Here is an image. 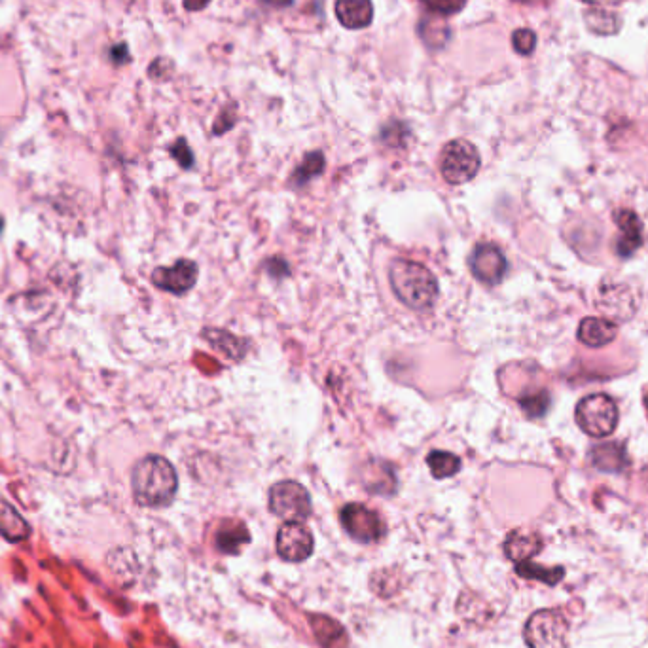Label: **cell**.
Listing matches in <instances>:
<instances>
[{
	"label": "cell",
	"mask_w": 648,
	"mask_h": 648,
	"mask_svg": "<svg viewBox=\"0 0 648 648\" xmlns=\"http://www.w3.org/2000/svg\"><path fill=\"white\" fill-rule=\"evenodd\" d=\"M340 522L345 533L362 544H374L385 535V523L378 512L366 504H345L340 512Z\"/></svg>",
	"instance_id": "7"
},
{
	"label": "cell",
	"mask_w": 648,
	"mask_h": 648,
	"mask_svg": "<svg viewBox=\"0 0 648 648\" xmlns=\"http://www.w3.org/2000/svg\"><path fill=\"white\" fill-rule=\"evenodd\" d=\"M520 406L523 412L531 417H540L546 414L548 406H550V396L548 393H537V395L523 396L520 398Z\"/></svg>",
	"instance_id": "25"
},
{
	"label": "cell",
	"mask_w": 648,
	"mask_h": 648,
	"mask_svg": "<svg viewBox=\"0 0 648 648\" xmlns=\"http://www.w3.org/2000/svg\"><path fill=\"white\" fill-rule=\"evenodd\" d=\"M643 478H645V482H647V486H648V468L647 470H645V476H643Z\"/></svg>",
	"instance_id": "36"
},
{
	"label": "cell",
	"mask_w": 648,
	"mask_h": 648,
	"mask_svg": "<svg viewBox=\"0 0 648 648\" xmlns=\"http://www.w3.org/2000/svg\"><path fill=\"white\" fill-rule=\"evenodd\" d=\"M336 18L345 29L351 31L366 29L374 19L372 0H338Z\"/></svg>",
	"instance_id": "13"
},
{
	"label": "cell",
	"mask_w": 648,
	"mask_h": 648,
	"mask_svg": "<svg viewBox=\"0 0 648 648\" xmlns=\"http://www.w3.org/2000/svg\"><path fill=\"white\" fill-rule=\"evenodd\" d=\"M427 465L436 480L451 478L461 470V459L450 451L434 450L427 455Z\"/></svg>",
	"instance_id": "21"
},
{
	"label": "cell",
	"mask_w": 648,
	"mask_h": 648,
	"mask_svg": "<svg viewBox=\"0 0 648 648\" xmlns=\"http://www.w3.org/2000/svg\"><path fill=\"white\" fill-rule=\"evenodd\" d=\"M584 21L588 25V29L595 33V35H614L620 29V19L614 14L609 12L601 6H595L592 10L586 12Z\"/></svg>",
	"instance_id": "22"
},
{
	"label": "cell",
	"mask_w": 648,
	"mask_h": 648,
	"mask_svg": "<svg viewBox=\"0 0 648 648\" xmlns=\"http://www.w3.org/2000/svg\"><path fill=\"white\" fill-rule=\"evenodd\" d=\"M512 44H514V50H516L518 54H533L535 44H537V35H535L533 31H529V29H518V31L512 35Z\"/></svg>",
	"instance_id": "26"
},
{
	"label": "cell",
	"mask_w": 648,
	"mask_h": 648,
	"mask_svg": "<svg viewBox=\"0 0 648 648\" xmlns=\"http://www.w3.org/2000/svg\"><path fill=\"white\" fill-rule=\"evenodd\" d=\"M582 2H588V4H594V6H614V4H618L620 0H582Z\"/></svg>",
	"instance_id": "33"
},
{
	"label": "cell",
	"mask_w": 648,
	"mask_h": 648,
	"mask_svg": "<svg viewBox=\"0 0 648 648\" xmlns=\"http://www.w3.org/2000/svg\"><path fill=\"white\" fill-rule=\"evenodd\" d=\"M323 171V152H311V154H307L306 158H304V162L300 163V165L294 169L290 182H292L296 188H302V186H306L309 180L319 177Z\"/></svg>",
	"instance_id": "23"
},
{
	"label": "cell",
	"mask_w": 648,
	"mask_h": 648,
	"mask_svg": "<svg viewBox=\"0 0 648 648\" xmlns=\"http://www.w3.org/2000/svg\"><path fill=\"white\" fill-rule=\"evenodd\" d=\"M270 510L285 522H306L311 514L306 487L294 480L277 482L270 489Z\"/></svg>",
	"instance_id": "6"
},
{
	"label": "cell",
	"mask_w": 648,
	"mask_h": 648,
	"mask_svg": "<svg viewBox=\"0 0 648 648\" xmlns=\"http://www.w3.org/2000/svg\"><path fill=\"white\" fill-rule=\"evenodd\" d=\"M277 552L290 563H302L313 554V535L302 522H285L277 533Z\"/></svg>",
	"instance_id": "9"
},
{
	"label": "cell",
	"mask_w": 648,
	"mask_h": 648,
	"mask_svg": "<svg viewBox=\"0 0 648 648\" xmlns=\"http://www.w3.org/2000/svg\"><path fill=\"white\" fill-rule=\"evenodd\" d=\"M421 4L434 16L448 18L459 14L467 6V0H421Z\"/></svg>",
	"instance_id": "24"
},
{
	"label": "cell",
	"mask_w": 648,
	"mask_h": 648,
	"mask_svg": "<svg viewBox=\"0 0 648 648\" xmlns=\"http://www.w3.org/2000/svg\"><path fill=\"white\" fill-rule=\"evenodd\" d=\"M480 152L465 139H455L444 146L440 154V173L453 186L465 184L474 179L480 171Z\"/></svg>",
	"instance_id": "5"
},
{
	"label": "cell",
	"mask_w": 648,
	"mask_h": 648,
	"mask_svg": "<svg viewBox=\"0 0 648 648\" xmlns=\"http://www.w3.org/2000/svg\"><path fill=\"white\" fill-rule=\"evenodd\" d=\"M249 540L251 535L241 522H224L216 531V548L224 554H239Z\"/></svg>",
	"instance_id": "17"
},
{
	"label": "cell",
	"mask_w": 648,
	"mask_h": 648,
	"mask_svg": "<svg viewBox=\"0 0 648 648\" xmlns=\"http://www.w3.org/2000/svg\"><path fill=\"white\" fill-rule=\"evenodd\" d=\"M516 2H525L527 4V2H537V0H516Z\"/></svg>",
	"instance_id": "35"
},
{
	"label": "cell",
	"mask_w": 648,
	"mask_h": 648,
	"mask_svg": "<svg viewBox=\"0 0 648 648\" xmlns=\"http://www.w3.org/2000/svg\"><path fill=\"white\" fill-rule=\"evenodd\" d=\"M260 2H264L266 6H271V8H288V6H292L294 0H260Z\"/></svg>",
	"instance_id": "32"
},
{
	"label": "cell",
	"mask_w": 648,
	"mask_h": 648,
	"mask_svg": "<svg viewBox=\"0 0 648 648\" xmlns=\"http://www.w3.org/2000/svg\"><path fill=\"white\" fill-rule=\"evenodd\" d=\"M618 417V406L609 395L586 396L576 406L578 427L594 438H605L616 431Z\"/></svg>",
	"instance_id": "4"
},
{
	"label": "cell",
	"mask_w": 648,
	"mask_h": 648,
	"mask_svg": "<svg viewBox=\"0 0 648 648\" xmlns=\"http://www.w3.org/2000/svg\"><path fill=\"white\" fill-rule=\"evenodd\" d=\"M468 264H470L472 275L480 283H486V285H499L508 270V262H506L503 252L497 245H491V243L476 245L470 254Z\"/></svg>",
	"instance_id": "8"
},
{
	"label": "cell",
	"mask_w": 648,
	"mask_h": 648,
	"mask_svg": "<svg viewBox=\"0 0 648 648\" xmlns=\"http://www.w3.org/2000/svg\"><path fill=\"white\" fill-rule=\"evenodd\" d=\"M171 63L165 59V57H158L152 65H150V69H148V74L156 80V78H160L162 80L163 76L167 74V72L171 71Z\"/></svg>",
	"instance_id": "29"
},
{
	"label": "cell",
	"mask_w": 648,
	"mask_h": 648,
	"mask_svg": "<svg viewBox=\"0 0 648 648\" xmlns=\"http://www.w3.org/2000/svg\"><path fill=\"white\" fill-rule=\"evenodd\" d=\"M614 222L622 230V237H620V241L616 245V252L620 256H624V258H628L643 245V224H641V220L637 218V215L631 213L628 209L618 211L614 215Z\"/></svg>",
	"instance_id": "12"
},
{
	"label": "cell",
	"mask_w": 648,
	"mask_h": 648,
	"mask_svg": "<svg viewBox=\"0 0 648 648\" xmlns=\"http://www.w3.org/2000/svg\"><path fill=\"white\" fill-rule=\"evenodd\" d=\"M0 535L10 542H21L31 535L29 523L8 503H0Z\"/></svg>",
	"instance_id": "18"
},
{
	"label": "cell",
	"mask_w": 648,
	"mask_h": 648,
	"mask_svg": "<svg viewBox=\"0 0 648 648\" xmlns=\"http://www.w3.org/2000/svg\"><path fill=\"white\" fill-rule=\"evenodd\" d=\"M131 487L137 504L163 508L173 503L179 489V476L162 455H146L133 467Z\"/></svg>",
	"instance_id": "1"
},
{
	"label": "cell",
	"mask_w": 648,
	"mask_h": 648,
	"mask_svg": "<svg viewBox=\"0 0 648 648\" xmlns=\"http://www.w3.org/2000/svg\"><path fill=\"white\" fill-rule=\"evenodd\" d=\"M234 124H235L234 116L230 114V110H224V112L220 114V120H216V124H215L216 135H220V133H224V131H228V129L234 126Z\"/></svg>",
	"instance_id": "30"
},
{
	"label": "cell",
	"mask_w": 648,
	"mask_h": 648,
	"mask_svg": "<svg viewBox=\"0 0 648 648\" xmlns=\"http://www.w3.org/2000/svg\"><path fill=\"white\" fill-rule=\"evenodd\" d=\"M618 328L607 319L590 317L578 326V340L588 347H605L616 338Z\"/></svg>",
	"instance_id": "16"
},
{
	"label": "cell",
	"mask_w": 648,
	"mask_h": 648,
	"mask_svg": "<svg viewBox=\"0 0 648 648\" xmlns=\"http://www.w3.org/2000/svg\"><path fill=\"white\" fill-rule=\"evenodd\" d=\"M2 230H4V220H2V216H0V234H2Z\"/></svg>",
	"instance_id": "34"
},
{
	"label": "cell",
	"mask_w": 648,
	"mask_h": 648,
	"mask_svg": "<svg viewBox=\"0 0 648 648\" xmlns=\"http://www.w3.org/2000/svg\"><path fill=\"white\" fill-rule=\"evenodd\" d=\"M209 2H211V0H184V8H186L188 12H199V10H203Z\"/></svg>",
	"instance_id": "31"
},
{
	"label": "cell",
	"mask_w": 648,
	"mask_h": 648,
	"mask_svg": "<svg viewBox=\"0 0 648 648\" xmlns=\"http://www.w3.org/2000/svg\"><path fill=\"white\" fill-rule=\"evenodd\" d=\"M645 404H647V408H648V395L645 396Z\"/></svg>",
	"instance_id": "37"
},
{
	"label": "cell",
	"mask_w": 648,
	"mask_h": 648,
	"mask_svg": "<svg viewBox=\"0 0 648 648\" xmlns=\"http://www.w3.org/2000/svg\"><path fill=\"white\" fill-rule=\"evenodd\" d=\"M542 548H544V540L535 531L516 529L504 540V554L516 565L539 556Z\"/></svg>",
	"instance_id": "11"
},
{
	"label": "cell",
	"mask_w": 648,
	"mask_h": 648,
	"mask_svg": "<svg viewBox=\"0 0 648 648\" xmlns=\"http://www.w3.org/2000/svg\"><path fill=\"white\" fill-rule=\"evenodd\" d=\"M592 465L601 472H624L626 468L630 467V457L626 453V448L622 444L616 442H609V444H599L595 446L592 453H590Z\"/></svg>",
	"instance_id": "15"
},
{
	"label": "cell",
	"mask_w": 648,
	"mask_h": 648,
	"mask_svg": "<svg viewBox=\"0 0 648 648\" xmlns=\"http://www.w3.org/2000/svg\"><path fill=\"white\" fill-rule=\"evenodd\" d=\"M171 156L180 163V167L190 169L194 165V154L190 150L188 143L184 139H179L177 143L171 146Z\"/></svg>",
	"instance_id": "27"
},
{
	"label": "cell",
	"mask_w": 648,
	"mask_h": 648,
	"mask_svg": "<svg viewBox=\"0 0 648 648\" xmlns=\"http://www.w3.org/2000/svg\"><path fill=\"white\" fill-rule=\"evenodd\" d=\"M360 478H362V484L370 493L393 495L396 491L395 470L389 463H381V461L366 463Z\"/></svg>",
	"instance_id": "14"
},
{
	"label": "cell",
	"mask_w": 648,
	"mask_h": 648,
	"mask_svg": "<svg viewBox=\"0 0 648 648\" xmlns=\"http://www.w3.org/2000/svg\"><path fill=\"white\" fill-rule=\"evenodd\" d=\"M198 266L192 260H179L171 268H158L152 273V283L165 292L182 296L198 281Z\"/></svg>",
	"instance_id": "10"
},
{
	"label": "cell",
	"mask_w": 648,
	"mask_h": 648,
	"mask_svg": "<svg viewBox=\"0 0 648 648\" xmlns=\"http://www.w3.org/2000/svg\"><path fill=\"white\" fill-rule=\"evenodd\" d=\"M516 573L527 580H539L548 586H558L559 582L565 578V569L563 567H542L535 563L533 559L522 561L516 565Z\"/></svg>",
	"instance_id": "20"
},
{
	"label": "cell",
	"mask_w": 648,
	"mask_h": 648,
	"mask_svg": "<svg viewBox=\"0 0 648 648\" xmlns=\"http://www.w3.org/2000/svg\"><path fill=\"white\" fill-rule=\"evenodd\" d=\"M571 622L561 609L533 612L523 628V639L529 648H567Z\"/></svg>",
	"instance_id": "3"
},
{
	"label": "cell",
	"mask_w": 648,
	"mask_h": 648,
	"mask_svg": "<svg viewBox=\"0 0 648 648\" xmlns=\"http://www.w3.org/2000/svg\"><path fill=\"white\" fill-rule=\"evenodd\" d=\"M389 283L396 298L415 311L431 309L440 292L432 271L423 264L406 258H396L391 262Z\"/></svg>",
	"instance_id": "2"
},
{
	"label": "cell",
	"mask_w": 648,
	"mask_h": 648,
	"mask_svg": "<svg viewBox=\"0 0 648 648\" xmlns=\"http://www.w3.org/2000/svg\"><path fill=\"white\" fill-rule=\"evenodd\" d=\"M108 57L114 65H126L129 63V48H127L126 42H120V44H114L110 50H108Z\"/></svg>",
	"instance_id": "28"
},
{
	"label": "cell",
	"mask_w": 648,
	"mask_h": 648,
	"mask_svg": "<svg viewBox=\"0 0 648 648\" xmlns=\"http://www.w3.org/2000/svg\"><path fill=\"white\" fill-rule=\"evenodd\" d=\"M205 340L215 347L216 351L224 353V357L228 359L239 360L245 351H247V343L239 338H235L232 334H228L226 330H218V328H205L203 330Z\"/></svg>",
	"instance_id": "19"
}]
</instances>
